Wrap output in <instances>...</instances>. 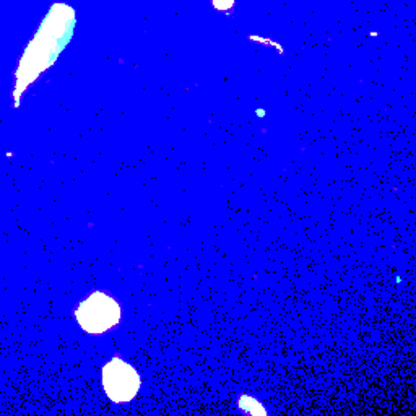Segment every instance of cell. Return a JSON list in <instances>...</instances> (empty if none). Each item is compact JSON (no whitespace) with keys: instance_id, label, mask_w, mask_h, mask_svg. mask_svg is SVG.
<instances>
[{"instance_id":"5b68a950","label":"cell","mask_w":416,"mask_h":416,"mask_svg":"<svg viewBox=\"0 0 416 416\" xmlns=\"http://www.w3.org/2000/svg\"><path fill=\"white\" fill-rule=\"evenodd\" d=\"M210 4L216 12L229 13L234 8V5H236V0H210Z\"/></svg>"},{"instance_id":"8992f818","label":"cell","mask_w":416,"mask_h":416,"mask_svg":"<svg viewBox=\"0 0 416 416\" xmlns=\"http://www.w3.org/2000/svg\"><path fill=\"white\" fill-rule=\"evenodd\" d=\"M249 39H250V41L259 42V44H267L269 47H275V49L279 51L280 54H283V52H285V49H283V47H281L280 42H276V41H274V39H269V38H264V36L250 35V36H249Z\"/></svg>"},{"instance_id":"277c9868","label":"cell","mask_w":416,"mask_h":416,"mask_svg":"<svg viewBox=\"0 0 416 416\" xmlns=\"http://www.w3.org/2000/svg\"><path fill=\"white\" fill-rule=\"evenodd\" d=\"M239 407H241L244 412L250 413V415H265V410L262 405H260L257 400L252 398V397H247L244 396L239 400Z\"/></svg>"},{"instance_id":"7a4b0ae2","label":"cell","mask_w":416,"mask_h":416,"mask_svg":"<svg viewBox=\"0 0 416 416\" xmlns=\"http://www.w3.org/2000/svg\"><path fill=\"white\" fill-rule=\"evenodd\" d=\"M77 321L85 332L99 335L114 329L121 321V306L114 298L96 291L77 309Z\"/></svg>"},{"instance_id":"3957f363","label":"cell","mask_w":416,"mask_h":416,"mask_svg":"<svg viewBox=\"0 0 416 416\" xmlns=\"http://www.w3.org/2000/svg\"><path fill=\"white\" fill-rule=\"evenodd\" d=\"M142 379L135 367L122 358H113L103 367V387L114 403H127L140 391Z\"/></svg>"},{"instance_id":"6da1fadb","label":"cell","mask_w":416,"mask_h":416,"mask_svg":"<svg viewBox=\"0 0 416 416\" xmlns=\"http://www.w3.org/2000/svg\"><path fill=\"white\" fill-rule=\"evenodd\" d=\"M73 26H75V10L71 5L56 4L47 13V17L42 21L38 35L31 41V44L26 51L23 59H30L28 67L20 68L18 73L25 72L28 68L30 82L36 80L41 72H44L52 62L56 61L67 42L71 41L73 35Z\"/></svg>"}]
</instances>
